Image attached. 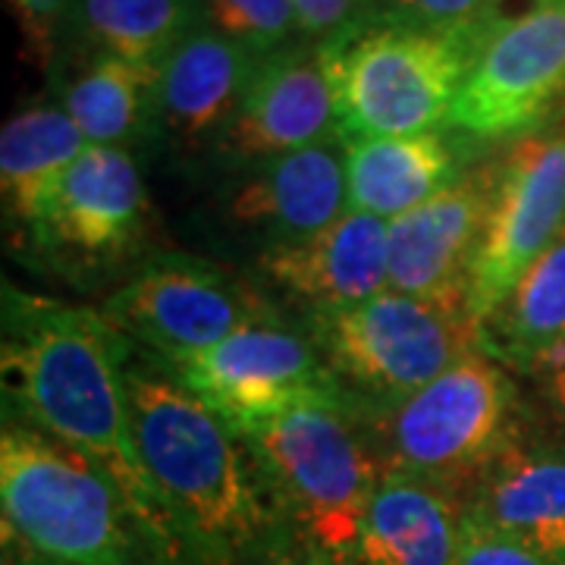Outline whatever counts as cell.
<instances>
[{
	"label": "cell",
	"mask_w": 565,
	"mask_h": 565,
	"mask_svg": "<svg viewBox=\"0 0 565 565\" xmlns=\"http://www.w3.org/2000/svg\"><path fill=\"white\" fill-rule=\"evenodd\" d=\"M129 340L102 311L3 289V415L76 449L120 487L173 565H189L132 440L122 355Z\"/></svg>",
	"instance_id": "6da1fadb"
},
{
	"label": "cell",
	"mask_w": 565,
	"mask_h": 565,
	"mask_svg": "<svg viewBox=\"0 0 565 565\" xmlns=\"http://www.w3.org/2000/svg\"><path fill=\"white\" fill-rule=\"evenodd\" d=\"M132 440L189 565H245L282 531L239 430L136 343L122 355Z\"/></svg>",
	"instance_id": "7a4b0ae2"
},
{
	"label": "cell",
	"mask_w": 565,
	"mask_h": 565,
	"mask_svg": "<svg viewBox=\"0 0 565 565\" xmlns=\"http://www.w3.org/2000/svg\"><path fill=\"white\" fill-rule=\"evenodd\" d=\"M233 427L282 525L349 559L384 478L362 405L345 393L305 396Z\"/></svg>",
	"instance_id": "3957f363"
},
{
	"label": "cell",
	"mask_w": 565,
	"mask_h": 565,
	"mask_svg": "<svg viewBox=\"0 0 565 565\" xmlns=\"http://www.w3.org/2000/svg\"><path fill=\"white\" fill-rule=\"evenodd\" d=\"M3 534L51 565H173L120 487L76 449L3 415Z\"/></svg>",
	"instance_id": "277c9868"
},
{
	"label": "cell",
	"mask_w": 565,
	"mask_h": 565,
	"mask_svg": "<svg viewBox=\"0 0 565 565\" xmlns=\"http://www.w3.org/2000/svg\"><path fill=\"white\" fill-rule=\"evenodd\" d=\"M487 39L371 10L323 39L343 141L418 136L449 126Z\"/></svg>",
	"instance_id": "5b68a950"
},
{
	"label": "cell",
	"mask_w": 565,
	"mask_h": 565,
	"mask_svg": "<svg viewBox=\"0 0 565 565\" xmlns=\"http://www.w3.org/2000/svg\"><path fill=\"white\" fill-rule=\"evenodd\" d=\"M364 422L384 471L462 497L527 422V399L515 371L475 349L403 403L364 408Z\"/></svg>",
	"instance_id": "8992f818"
},
{
	"label": "cell",
	"mask_w": 565,
	"mask_h": 565,
	"mask_svg": "<svg viewBox=\"0 0 565 565\" xmlns=\"http://www.w3.org/2000/svg\"><path fill=\"white\" fill-rule=\"evenodd\" d=\"M305 333L323 364L364 408H390L481 349L465 305H444L386 289L343 311L308 315Z\"/></svg>",
	"instance_id": "52a82bcc"
},
{
	"label": "cell",
	"mask_w": 565,
	"mask_h": 565,
	"mask_svg": "<svg viewBox=\"0 0 565 565\" xmlns=\"http://www.w3.org/2000/svg\"><path fill=\"white\" fill-rule=\"evenodd\" d=\"M102 315L129 343L180 367L248 323L277 318V308L217 264L167 252L141 262Z\"/></svg>",
	"instance_id": "ba28073f"
},
{
	"label": "cell",
	"mask_w": 565,
	"mask_h": 565,
	"mask_svg": "<svg viewBox=\"0 0 565 565\" xmlns=\"http://www.w3.org/2000/svg\"><path fill=\"white\" fill-rule=\"evenodd\" d=\"M565 117V0H537L481 44L449 129L515 141Z\"/></svg>",
	"instance_id": "9c48e42d"
},
{
	"label": "cell",
	"mask_w": 565,
	"mask_h": 565,
	"mask_svg": "<svg viewBox=\"0 0 565 565\" xmlns=\"http://www.w3.org/2000/svg\"><path fill=\"white\" fill-rule=\"evenodd\" d=\"M493 199L471 264L468 308L481 323L565 223V117L493 158Z\"/></svg>",
	"instance_id": "30bf717a"
},
{
	"label": "cell",
	"mask_w": 565,
	"mask_h": 565,
	"mask_svg": "<svg viewBox=\"0 0 565 565\" xmlns=\"http://www.w3.org/2000/svg\"><path fill=\"white\" fill-rule=\"evenodd\" d=\"M177 371L230 424L305 396L343 393L311 337L289 327L280 315L248 323Z\"/></svg>",
	"instance_id": "8fae6325"
},
{
	"label": "cell",
	"mask_w": 565,
	"mask_h": 565,
	"mask_svg": "<svg viewBox=\"0 0 565 565\" xmlns=\"http://www.w3.org/2000/svg\"><path fill=\"white\" fill-rule=\"evenodd\" d=\"M343 141L323 41L289 44L258 63L217 154L236 167L270 161L311 145Z\"/></svg>",
	"instance_id": "7c38bea8"
},
{
	"label": "cell",
	"mask_w": 565,
	"mask_h": 565,
	"mask_svg": "<svg viewBox=\"0 0 565 565\" xmlns=\"http://www.w3.org/2000/svg\"><path fill=\"white\" fill-rule=\"evenodd\" d=\"M148 214L151 199L132 151L88 145L66 170L32 245L63 262L114 264L139 248Z\"/></svg>",
	"instance_id": "4fadbf2b"
},
{
	"label": "cell",
	"mask_w": 565,
	"mask_h": 565,
	"mask_svg": "<svg viewBox=\"0 0 565 565\" xmlns=\"http://www.w3.org/2000/svg\"><path fill=\"white\" fill-rule=\"evenodd\" d=\"M493 177V158L471 163L434 199L390 221V289L468 308V280L484 239Z\"/></svg>",
	"instance_id": "5bb4252c"
},
{
	"label": "cell",
	"mask_w": 565,
	"mask_h": 565,
	"mask_svg": "<svg viewBox=\"0 0 565 565\" xmlns=\"http://www.w3.org/2000/svg\"><path fill=\"white\" fill-rule=\"evenodd\" d=\"M390 223L345 211L311 236L267 243L258 270L267 289L308 315L343 311L390 289Z\"/></svg>",
	"instance_id": "9a60e30c"
},
{
	"label": "cell",
	"mask_w": 565,
	"mask_h": 565,
	"mask_svg": "<svg viewBox=\"0 0 565 565\" xmlns=\"http://www.w3.org/2000/svg\"><path fill=\"white\" fill-rule=\"evenodd\" d=\"M465 519L565 565V440L531 418L462 493Z\"/></svg>",
	"instance_id": "2e32d148"
},
{
	"label": "cell",
	"mask_w": 565,
	"mask_h": 565,
	"mask_svg": "<svg viewBox=\"0 0 565 565\" xmlns=\"http://www.w3.org/2000/svg\"><path fill=\"white\" fill-rule=\"evenodd\" d=\"M349 211L345 141L311 145L245 167L226 199V214L243 226L267 230L270 243L311 236Z\"/></svg>",
	"instance_id": "e0dca14e"
},
{
	"label": "cell",
	"mask_w": 565,
	"mask_h": 565,
	"mask_svg": "<svg viewBox=\"0 0 565 565\" xmlns=\"http://www.w3.org/2000/svg\"><path fill=\"white\" fill-rule=\"evenodd\" d=\"M258 63L262 57L236 41L199 25L161 63L158 110L163 132L185 151L217 145L239 110Z\"/></svg>",
	"instance_id": "ac0fdd59"
},
{
	"label": "cell",
	"mask_w": 565,
	"mask_h": 565,
	"mask_svg": "<svg viewBox=\"0 0 565 565\" xmlns=\"http://www.w3.org/2000/svg\"><path fill=\"white\" fill-rule=\"evenodd\" d=\"M465 503L456 490L384 471L349 565H459Z\"/></svg>",
	"instance_id": "d6986e66"
},
{
	"label": "cell",
	"mask_w": 565,
	"mask_h": 565,
	"mask_svg": "<svg viewBox=\"0 0 565 565\" xmlns=\"http://www.w3.org/2000/svg\"><path fill=\"white\" fill-rule=\"evenodd\" d=\"M462 173L459 148L444 132L345 141L349 211L396 221Z\"/></svg>",
	"instance_id": "ffe728a7"
},
{
	"label": "cell",
	"mask_w": 565,
	"mask_h": 565,
	"mask_svg": "<svg viewBox=\"0 0 565 565\" xmlns=\"http://www.w3.org/2000/svg\"><path fill=\"white\" fill-rule=\"evenodd\" d=\"M88 141L70 114L54 104L17 110L0 132V192L7 217L35 236L63 177L79 161Z\"/></svg>",
	"instance_id": "44dd1931"
},
{
	"label": "cell",
	"mask_w": 565,
	"mask_h": 565,
	"mask_svg": "<svg viewBox=\"0 0 565 565\" xmlns=\"http://www.w3.org/2000/svg\"><path fill=\"white\" fill-rule=\"evenodd\" d=\"M565 340V223L553 243L478 323L481 352L525 374L544 352Z\"/></svg>",
	"instance_id": "7402d4cb"
},
{
	"label": "cell",
	"mask_w": 565,
	"mask_h": 565,
	"mask_svg": "<svg viewBox=\"0 0 565 565\" xmlns=\"http://www.w3.org/2000/svg\"><path fill=\"white\" fill-rule=\"evenodd\" d=\"M158 66L92 57L76 79L63 88V110L76 122L82 139L95 148H132L161 129Z\"/></svg>",
	"instance_id": "603a6c76"
},
{
	"label": "cell",
	"mask_w": 565,
	"mask_h": 565,
	"mask_svg": "<svg viewBox=\"0 0 565 565\" xmlns=\"http://www.w3.org/2000/svg\"><path fill=\"white\" fill-rule=\"evenodd\" d=\"M202 25L195 0H76L70 32L95 57L158 66Z\"/></svg>",
	"instance_id": "cb8c5ba5"
},
{
	"label": "cell",
	"mask_w": 565,
	"mask_h": 565,
	"mask_svg": "<svg viewBox=\"0 0 565 565\" xmlns=\"http://www.w3.org/2000/svg\"><path fill=\"white\" fill-rule=\"evenodd\" d=\"M202 25L236 41L255 57L277 54L302 39L289 0H195Z\"/></svg>",
	"instance_id": "d4e9b609"
},
{
	"label": "cell",
	"mask_w": 565,
	"mask_h": 565,
	"mask_svg": "<svg viewBox=\"0 0 565 565\" xmlns=\"http://www.w3.org/2000/svg\"><path fill=\"white\" fill-rule=\"evenodd\" d=\"M367 10L478 39H487L503 22L500 0H364V13Z\"/></svg>",
	"instance_id": "484cf974"
},
{
	"label": "cell",
	"mask_w": 565,
	"mask_h": 565,
	"mask_svg": "<svg viewBox=\"0 0 565 565\" xmlns=\"http://www.w3.org/2000/svg\"><path fill=\"white\" fill-rule=\"evenodd\" d=\"M73 3L76 0H13L10 3V13L20 22L25 54L41 70H47L57 57L61 32L70 29Z\"/></svg>",
	"instance_id": "4316f807"
},
{
	"label": "cell",
	"mask_w": 565,
	"mask_h": 565,
	"mask_svg": "<svg viewBox=\"0 0 565 565\" xmlns=\"http://www.w3.org/2000/svg\"><path fill=\"white\" fill-rule=\"evenodd\" d=\"M522 377L527 384V405H534L531 418L565 440V340L544 352Z\"/></svg>",
	"instance_id": "83f0119b"
},
{
	"label": "cell",
	"mask_w": 565,
	"mask_h": 565,
	"mask_svg": "<svg viewBox=\"0 0 565 565\" xmlns=\"http://www.w3.org/2000/svg\"><path fill=\"white\" fill-rule=\"evenodd\" d=\"M459 565H553L541 553L527 550L525 544H515L503 534L478 525L471 519H465L462 527V553Z\"/></svg>",
	"instance_id": "f1b7e54d"
},
{
	"label": "cell",
	"mask_w": 565,
	"mask_h": 565,
	"mask_svg": "<svg viewBox=\"0 0 565 565\" xmlns=\"http://www.w3.org/2000/svg\"><path fill=\"white\" fill-rule=\"evenodd\" d=\"M289 3L299 22V32L308 41L330 39L364 13V0H289Z\"/></svg>",
	"instance_id": "f546056e"
},
{
	"label": "cell",
	"mask_w": 565,
	"mask_h": 565,
	"mask_svg": "<svg viewBox=\"0 0 565 565\" xmlns=\"http://www.w3.org/2000/svg\"><path fill=\"white\" fill-rule=\"evenodd\" d=\"M245 565H349L343 556H337V553H330V550H323L321 544H315V541H308L302 534H296V531H282L280 537L274 541V544H267L255 556V559H248Z\"/></svg>",
	"instance_id": "4dcf8cb0"
},
{
	"label": "cell",
	"mask_w": 565,
	"mask_h": 565,
	"mask_svg": "<svg viewBox=\"0 0 565 565\" xmlns=\"http://www.w3.org/2000/svg\"><path fill=\"white\" fill-rule=\"evenodd\" d=\"M10 3H13V0H7V7H10Z\"/></svg>",
	"instance_id": "1f68e13d"
}]
</instances>
